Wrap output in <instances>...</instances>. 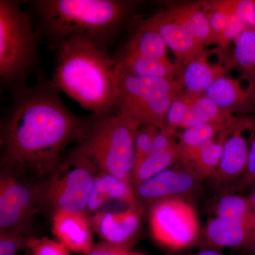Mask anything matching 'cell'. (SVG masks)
<instances>
[{"label": "cell", "mask_w": 255, "mask_h": 255, "mask_svg": "<svg viewBox=\"0 0 255 255\" xmlns=\"http://www.w3.org/2000/svg\"><path fill=\"white\" fill-rule=\"evenodd\" d=\"M210 53L205 51L189 63L182 65L179 81L183 91L193 94H204L215 80L225 75L226 69L221 63H209Z\"/></svg>", "instance_id": "cell-20"}, {"label": "cell", "mask_w": 255, "mask_h": 255, "mask_svg": "<svg viewBox=\"0 0 255 255\" xmlns=\"http://www.w3.org/2000/svg\"><path fill=\"white\" fill-rule=\"evenodd\" d=\"M100 172L91 159L73 150L43 186L45 201L51 204L55 211L83 213Z\"/></svg>", "instance_id": "cell-7"}, {"label": "cell", "mask_w": 255, "mask_h": 255, "mask_svg": "<svg viewBox=\"0 0 255 255\" xmlns=\"http://www.w3.org/2000/svg\"><path fill=\"white\" fill-rule=\"evenodd\" d=\"M177 162H179L178 142L172 134L159 130L150 153L132 169V187L169 168Z\"/></svg>", "instance_id": "cell-17"}, {"label": "cell", "mask_w": 255, "mask_h": 255, "mask_svg": "<svg viewBox=\"0 0 255 255\" xmlns=\"http://www.w3.org/2000/svg\"><path fill=\"white\" fill-rule=\"evenodd\" d=\"M250 255H255V243L246 248Z\"/></svg>", "instance_id": "cell-37"}, {"label": "cell", "mask_w": 255, "mask_h": 255, "mask_svg": "<svg viewBox=\"0 0 255 255\" xmlns=\"http://www.w3.org/2000/svg\"><path fill=\"white\" fill-rule=\"evenodd\" d=\"M117 111L140 125L165 131L169 107L183 91L179 80L146 78L117 70Z\"/></svg>", "instance_id": "cell-6"}, {"label": "cell", "mask_w": 255, "mask_h": 255, "mask_svg": "<svg viewBox=\"0 0 255 255\" xmlns=\"http://www.w3.org/2000/svg\"><path fill=\"white\" fill-rule=\"evenodd\" d=\"M202 248H247L255 243V224L211 218L201 230L198 241Z\"/></svg>", "instance_id": "cell-13"}, {"label": "cell", "mask_w": 255, "mask_h": 255, "mask_svg": "<svg viewBox=\"0 0 255 255\" xmlns=\"http://www.w3.org/2000/svg\"><path fill=\"white\" fill-rule=\"evenodd\" d=\"M59 93L43 75L33 86L14 92L1 122L3 170L18 177L50 176L63 160L65 148L85 139L92 117L73 113Z\"/></svg>", "instance_id": "cell-1"}, {"label": "cell", "mask_w": 255, "mask_h": 255, "mask_svg": "<svg viewBox=\"0 0 255 255\" xmlns=\"http://www.w3.org/2000/svg\"><path fill=\"white\" fill-rule=\"evenodd\" d=\"M55 50L52 85L94 117L117 112L118 77L107 45L77 35L60 41Z\"/></svg>", "instance_id": "cell-2"}, {"label": "cell", "mask_w": 255, "mask_h": 255, "mask_svg": "<svg viewBox=\"0 0 255 255\" xmlns=\"http://www.w3.org/2000/svg\"><path fill=\"white\" fill-rule=\"evenodd\" d=\"M148 21L181 65L189 63L205 51V46L185 26L172 19L166 11L157 13L148 18Z\"/></svg>", "instance_id": "cell-14"}, {"label": "cell", "mask_w": 255, "mask_h": 255, "mask_svg": "<svg viewBox=\"0 0 255 255\" xmlns=\"http://www.w3.org/2000/svg\"><path fill=\"white\" fill-rule=\"evenodd\" d=\"M140 127L118 111L92 116L86 136L74 150L91 159L101 172L131 182L135 139Z\"/></svg>", "instance_id": "cell-4"}, {"label": "cell", "mask_w": 255, "mask_h": 255, "mask_svg": "<svg viewBox=\"0 0 255 255\" xmlns=\"http://www.w3.org/2000/svg\"><path fill=\"white\" fill-rule=\"evenodd\" d=\"M254 21H255V10H254Z\"/></svg>", "instance_id": "cell-39"}, {"label": "cell", "mask_w": 255, "mask_h": 255, "mask_svg": "<svg viewBox=\"0 0 255 255\" xmlns=\"http://www.w3.org/2000/svg\"><path fill=\"white\" fill-rule=\"evenodd\" d=\"M37 35L31 15L20 3L0 1V78L15 91L26 87L38 62Z\"/></svg>", "instance_id": "cell-5"}, {"label": "cell", "mask_w": 255, "mask_h": 255, "mask_svg": "<svg viewBox=\"0 0 255 255\" xmlns=\"http://www.w3.org/2000/svg\"><path fill=\"white\" fill-rule=\"evenodd\" d=\"M26 247L31 249L33 255H70L68 248L61 243L48 238H31L28 240Z\"/></svg>", "instance_id": "cell-30"}, {"label": "cell", "mask_w": 255, "mask_h": 255, "mask_svg": "<svg viewBox=\"0 0 255 255\" xmlns=\"http://www.w3.org/2000/svg\"><path fill=\"white\" fill-rule=\"evenodd\" d=\"M202 181L180 163L165 169L134 187L139 204L152 206L167 199H189L201 190Z\"/></svg>", "instance_id": "cell-10"}, {"label": "cell", "mask_w": 255, "mask_h": 255, "mask_svg": "<svg viewBox=\"0 0 255 255\" xmlns=\"http://www.w3.org/2000/svg\"><path fill=\"white\" fill-rule=\"evenodd\" d=\"M248 198L249 199L250 204H251L252 213L255 219V191H253Z\"/></svg>", "instance_id": "cell-35"}, {"label": "cell", "mask_w": 255, "mask_h": 255, "mask_svg": "<svg viewBox=\"0 0 255 255\" xmlns=\"http://www.w3.org/2000/svg\"><path fill=\"white\" fill-rule=\"evenodd\" d=\"M143 207L129 206L119 212L102 211L95 214L93 223L96 231L106 243L122 245L129 243L140 225Z\"/></svg>", "instance_id": "cell-15"}, {"label": "cell", "mask_w": 255, "mask_h": 255, "mask_svg": "<svg viewBox=\"0 0 255 255\" xmlns=\"http://www.w3.org/2000/svg\"><path fill=\"white\" fill-rule=\"evenodd\" d=\"M234 42L235 62L253 78L255 76V28L242 31Z\"/></svg>", "instance_id": "cell-27"}, {"label": "cell", "mask_w": 255, "mask_h": 255, "mask_svg": "<svg viewBox=\"0 0 255 255\" xmlns=\"http://www.w3.org/2000/svg\"><path fill=\"white\" fill-rule=\"evenodd\" d=\"M255 182V136L252 140L246 172L242 177V185L249 186Z\"/></svg>", "instance_id": "cell-33"}, {"label": "cell", "mask_w": 255, "mask_h": 255, "mask_svg": "<svg viewBox=\"0 0 255 255\" xmlns=\"http://www.w3.org/2000/svg\"><path fill=\"white\" fill-rule=\"evenodd\" d=\"M236 122L205 145L181 155L179 162L202 182L213 179L219 167L225 141Z\"/></svg>", "instance_id": "cell-18"}, {"label": "cell", "mask_w": 255, "mask_h": 255, "mask_svg": "<svg viewBox=\"0 0 255 255\" xmlns=\"http://www.w3.org/2000/svg\"><path fill=\"white\" fill-rule=\"evenodd\" d=\"M127 255H145L141 254V253H135V252H134V253H132V252H129V253H128V254Z\"/></svg>", "instance_id": "cell-38"}, {"label": "cell", "mask_w": 255, "mask_h": 255, "mask_svg": "<svg viewBox=\"0 0 255 255\" xmlns=\"http://www.w3.org/2000/svg\"><path fill=\"white\" fill-rule=\"evenodd\" d=\"M50 46L73 36L110 43L130 19L134 2L123 0H38L33 2Z\"/></svg>", "instance_id": "cell-3"}, {"label": "cell", "mask_w": 255, "mask_h": 255, "mask_svg": "<svg viewBox=\"0 0 255 255\" xmlns=\"http://www.w3.org/2000/svg\"><path fill=\"white\" fill-rule=\"evenodd\" d=\"M151 234L159 245L172 251H181L197 243L201 230L190 201L172 199L150 207Z\"/></svg>", "instance_id": "cell-8"}, {"label": "cell", "mask_w": 255, "mask_h": 255, "mask_svg": "<svg viewBox=\"0 0 255 255\" xmlns=\"http://www.w3.org/2000/svg\"><path fill=\"white\" fill-rule=\"evenodd\" d=\"M234 123L228 125L216 123L201 124L184 129L179 135V141L178 142L179 157L205 145L217 136L225 128Z\"/></svg>", "instance_id": "cell-25"}, {"label": "cell", "mask_w": 255, "mask_h": 255, "mask_svg": "<svg viewBox=\"0 0 255 255\" xmlns=\"http://www.w3.org/2000/svg\"><path fill=\"white\" fill-rule=\"evenodd\" d=\"M113 58L117 70L146 78L178 80L182 69L180 64L172 63L169 59H147L122 53Z\"/></svg>", "instance_id": "cell-21"}, {"label": "cell", "mask_w": 255, "mask_h": 255, "mask_svg": "<svg viewBox=\"0 0 255 255\" xmlns=\"http://www.w3.org/2000/svg\"><path fill=\"white\" fill-rule=\"evenodd\" d=\"M159 129L151 125H142L135 139V159L134 166L137 165L150 153L154 140Z\"/></svg>", "instance_id": "cell-29"}, {"label": "cell", "mask_w": 255, "mask_h": 255, "mask_svg": "<svg viewBox=\"0 0 255 255\" xmlns=\"http://www.w3.org/2000/svg\"><path fill=\"white\" fill-rule=\"evenodd\" d=\"M53 232L60 243L74 253L87 255L94 247L90 223L84 213L55 211Z\"/></svg>", "instance_id": "cell-16"}, {"label": "cell", "mask_w": 255, "mask_h": 255, "mask_svg": "<svg viewBox=\"0 0 255 255\" xmlns=\"http://www.w3.org/2000/svg\"><path fill=\"white\" fill-rule=\"evenodd\" d=\"M130 243L114 245L105 242L96 245L87 255H127L130 252Z\"/></svg>", "instance_id": "cell-32"}, {"label": "cell", "mask_w": 255, "mask_h": 255, "mask_svg": "<svg viewBox=\"0 0 255 255\" xmlns=\"http://www.w3.org/2000/svg\"><path fill=\"white\" fill-rule=\"evenodd\" d=\"M166 12L180 23L204 46L216 44V38L205 9L204 3H187L172 6Z\"/></svg>", "instance_id": "cell-22"}, {"label": "cell", "mask_w": 255, "mask_h": 255, "mask_svg": "<svg viewBox=\"0 0 255 255\" xmlns=\"http://www.w3.org/2000/svg\"><path fill=\"white\" fill-rule=\"evenodd\" d=\"M251 83L244 89L240 80L223 75L215 80L204 95L220 108L231 112L232 109L251 102Z\"/></svg>", "instance_id": "cell-24"}, {"label": "cell", "mask_w": 255, "mask_h": 255, "mask_svg": "<svg viewBox=\"0 0 255 255\" xmlns=\"http://www.w3.org/2000/svg\"><path fill=\"white\" fill-rule=\"evenodd\" d=\"M45 201L43 187L32 185L20 177L3 170L0 177V229H17Z\"/></svg>", "instance_id": "cell-9"}, {"label": "cell", "mask_w": 255, "mask_h": 255, "mask_svg": "<svg viewBox=\"0 0 255 255\" xmlns=\"http://www.w3.org/2000/svg\"><path fill=\"white\" fill-rule=\"evenodd\" d=\"M211 7L227 14L234 15L243 23L246 29L255 28L254 10L255 0H228L207 3Z\"/></svg>", "instance_id": "cell-28"}, {"label": "cell", "mask_w": 255, "mask_h": 255, "mask_svg": "<svg viewBox=\"0 0 255 255\" xmlns=\"http://www.w3.org/2000/svg\"><path fill=\"white\" fill-rule=\"evenodd\" d=\"M251 122L238 119L223 145L219 167L212 180L217 185L228 184L243 176L248 165L250 147L244 132Z\"/></svg>", "instance_id": "cell-12"}, {"label": "cell", "mask_w": 255, "mask_h": 255, "mask_svg": "<svg viewBox=\"0 0 255 255\" xmlns=\"http://www.w3.org/2000/svg\"><path fill=\"white\" fill-rule=\"evenodd\" d=\"M237 119L231 112L218 107L204 94L182 91L169 107L165 131L174 134L177 128L184 130L201 124L228 125L234 123Z\"/></svg>", "instance_id": "cell-11"}, {"label": "cell", "mask_w": 255, "mask_h": 255, "mask_svg": "<svg viewBox=\"0 0 255 255\" xmlns=\"http://www.w3.org/2000/svg\"><path fill=\"white\" fill-rule=\"evenodd\" d=\"M25 241L22 234L17 229L1 231L0 232V255H17Z\"/></svg>", "instance_id": "cell-31"}, {"label": "cell", "mask_w": 255, "mask_h": 255, "mask_svg": "<svg viewBox=\"0 0 255 255\" xmlns=\"http://www.w3.org/2000/svg\"><path fill=\"white\" fill-rule=\"evenodd\" d=\"M214 212L216 217L221 219L255 224L249 199L237 194L220 196L214 203Z\"/></svg>", "instance_id": "cell-26"}, {"label": "cell", "mask_w": 255, "mask_h": 255, "mask_svg": "<svg viewBox=\"0 0 255 255\" xmlns=\"http://www.w3.org/2000/svg\"><path fill=\"white\" fill-rule=\"evenodd\" d=\"M191 255H223L218 250L211 249V248H202L200 251L196 252Z\"/></svg>", "instance_id": "cell-34"}, {"label": "cell", "mask_w": 255, "mask_h": 255, "mask_svg": "<svg viewBox=\"0 0 255 255\" xmlns=\"http://www.w3.org/2000/svg\"><path fill=\"white\" fill-rule=\"evenodd\" d=\"M167 49L162 37L147 19L137 26L119 53L147 59L164 60H168Z\"/></svg>", "instance_id": "cell-23"}, {"label": "cell", "mask_w": 255, "mask_h": 255, "mask_svg": "<svg viewBox=\"0 0 255 255\" xmlns=\"http://www.w3.org/2000/svg\"><path fill=\"white\" fill-rule=\"evenodd\" d=\"M110 200L122 201L129 206L140 205L131 182L100 171L96 177L87 209L95 212Z\"/></svg>", "instance_id": "cell-19"}, {"label": "cell", "mask_w": 255, "mask_h": 255, "mask_svg": "<svg viewBox=\"0 0 255 255\" xmlns=\"http://www.w3.org/2000/svg\"><path fill=\"white\" fill-rule=\"evenodd\" d=\"M251 83L252 85L251 102L255 103V76L252 78Z\"/></svg>", "instance_id": "cell-36"}]
</instances>
